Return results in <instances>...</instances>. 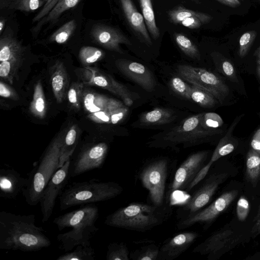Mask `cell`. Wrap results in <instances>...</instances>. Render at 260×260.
Here are the masks:
<instances>
[{
	"mask_svg": "<svg viewBox=\"0 0 260 260\" xmlns=\"http://www.w3.org/2000/svg\"><path fill=\"white\" fill-rule=\"evenodd\" d=\"M34 214L0 212V249L35 252L51 245L44 230L35 224Z\"/></svg>",
	"mask_w": 260,
	"mask_h": 260,
	"instance_id": "cell-1",
	"label": "cell"
},
{
	"mask_svg": "<svg viewBox=\"0 0 260 260\" xmlns=\"http://www.w3.org/2000/svg\"><path fill=\"white\" fill-rule=\"evenodd\" d=\"M99 216L98 206L92 203L55 218L53 222L59 231L71 229L57 235L59 248L68 252L79 245H90L92 238L99 230L95 226Z\"/></svg>",
	"mask_w": 260,
	"mask_h": 260,
	"instance_id": "cell-2",
	"label": "cell"
},
{
	"mask_svg": "<svg viewBox=\"0 0 260 260\" xmlns=\"http://www.w3.org/2000/svg\"><path fill=\"white\" fill-rule=\"evenodd\" d=\"M171 213L169 207L143 203H132L120 208L105 218L110 226L138 232H146L161 224Z\"/></svg>",
	"mask_w": 260,
	"mask_h": 260,
	"instance_id": "cell-3",
	"label": "cell"
},
{
	"mask_svg": "<svg viewBox=\"0 0 260 260\" xmlns=\"http://www.w3.org/2000/svg\"><path fill=\"white\" fill-rule=\"evenodd\" d=\"M64 136L60 134L51 142L27 177V184L22 191L30 206L40 203L44 191L58 168Z\"/></svg>",
	"mask_w": 260,
	"mask_h": 260,
	"instance_id": "cell-4",
	"label": "cell"
},
{
	"mask_svg": "<svg viewBox=\"0 0 260 260\" xmlns=\"http://www.w3.org/2000/svg\"><path fill=\"white\" fill-rule=\"evenodd\" d=\"M123 188L113 181L91 179L73 182L59 196V207L64 210L72 207L107 201L120 195Z\"/></svg>",
	"mask_w": 260,
	"mask_h": 260,
	"instance_id": "cell-5",
	"label": "cell"
},
{
	"mask_svg": "<svg viewBox=\"0 0 260 260\" xmlns=\"http://www.w3.org/2000/svg\"><path fill=\"white\" fill-rule=\"evenodd\" d=\"M204 113L186 118L163 137L159 146H174L182 144L184 148L194 146L203 139L221 133L220 130H208L202 124Z\"/></svg>",
	"mask_w": 260,
	"mask_h": 260,
	"instance_id": "cell-6",
	"label": "cell"
},
{
	"mask_svg": "<svg viewBox=\"0 0 260 260\" xmlns=\"http://www.w3.org/2000/svg\"><path fill=\"white\" fill-rule=\"evenodd\" d=\"M177 70L182 79L209 92L219 102L222 103L229 94L228 86L209 71L186 64L178 66Z\"/></svg>",
	"mask_w": 260,
	"mask_h": 260,
	"instance_id": "cell-7",
	"label": "cell"
},
{
	"mask_svg": "<svg viewBox=\"0 0 260 260\" xmlns=\"http://www.w3.org/2000/svg\"><path fill=\"white\" fill-rule=\"evenodd\" d=\"M169 161L166 158H159L149 162L142 169L140 180L149 192L152 204L164 205Z\"/></svg>",
	"mask_w": 260,
	"mask_h": 260,
	"instance_id": "cell-8",
	"label": "cell"
},
{
	"mask_svg": "<svg viewBox=\"0 0 260 260\" xmlns=\"http://www.w3.org/2000/svg\"><path fill=\"white\" fill-rule=\"evenodd\" d=\"M109 146L101 142L84 145L71 157L70 175L75 177L92 170L101 168L106 159Z\"/></svg>",
	"mask_w": 260,
	"mask_h": 260,
	"instance_id": "cell-9",
	"label": "cell"
},
{
	"mask_svg": "<svg viewBox=\"0 0 260 260\" xmlns=\"http://www.w3.org/2000/svg\"><path fill=\"white\" fill-rule=\"evenodd\" d=\"M238 192L236 189L224 192L206 208L181 218L177 224V228L182 230L196 223H202L205 225L211 223L228 208Z\"/></svg>",
	"mask_w": 260,
	"mask_h": 260,
	"instance_id": "cell-10",
	"label": "cell"
},
{
	"mask_svg": "<svg viewBox=\"0 0 260 260\" xmlns=\"http://www.w3.org/2000/svg\"><path fill=\"white\" fill-rule=\"evenodd\" d=\"M71 158L59 168L48 183L40 200L43 222L49 219L52 214L57 198L60 195L71 178Z\"/></svg>",
	"mask_w": 260,
	"mask_h": 260,
	"instance_id": "cell-11",
	"label": "cell"
},
{
	"mask_svg": "<svg viewBox=\"0 0 260 260\" xmlns=\"http://www.w3.org/2000/svg\"><path fill=\"white\" fill-rule=\"evenodd\" d=\"M208 155L207 151H199L191 154L182 162L175 173L169 189L170 194L176 190L186 191L198 173L205 166Z\"/></svg>",
	"mask_w": 260,
	"mask_h": 260,
	"instance_id": "cell-12",
	"label": "cell"
},
{
	"mask_svg": "<svg viewBox=\"0 0 260 260\" xmlns=\"http://www.w3.org/2000/svg\"><path fill=\"white\" fill-rule=\"evenodd\" d=\"M227 176V174L223 173L213 174L209 176L202 186L182 206L180 211L183 214L181 218L197 212L207 205Z\"/></svg>",
	"mask_w": 260,
	"mask_h": 260,
	"instance_id": "cell-13",
	"label": "cell"
},
{
	"mask_svg": "<svg viewBox=\"0 0 260 260\" xmlns=\"http://www.w3.org/2000/svg\"><path fill=\"white\" fill-rule=\"evenodd\" d=\"M90 36L96 43L120 53H122L121 44H131L129 40L119 29L103 24H94L91 28Z\"/></svg>",
	"mask_w": 260,
	"mask_h": 260,
	"instance_id": "cell-14",
	"label": "cell"
},
{
	"mask_svg": "<svg viewBox=\"0 0 260 260\" xmlns=\"http://www.w3.org/2000/svg\"><path fill=\"white\" fill-rule=\"evenodd\" d=\"M119 70L126 77L147 91H152L155 86V80L151 71L143 64L135 61L118 60L116 62Z\"/></svg>",
	"mask_w": 260,
	"mask_h": 260,
	"instance_id": "cell-15",
	"label": "cell"
},
{
	"mask_svg": "<svg viewBox=\"0 0 260 260\" xmlns=\"http://www.w3.org/2000/svg\"><path fill=\"white\" fill-rule=\"evenodd\" d=\"M198 237V233L194 232H185L176 235L161 246L157 259L176 258L188 249Z\"/></svg>",
	"mask_w": 260,
	"mask_h": 260,
	"instance_id": "cell-16",
	"label": "cell"
},
{
	"mask_svg": "<svg viewBox=\"0 0 260 260\" xmlns=\"http://www.w3.org/2000/svg\"><path fill=\"white\" fill-rule=\"evenodd\" d=\"M234 240V232L232 230H221L197 245L192 251L202 255H207L209 259H213Z\"/></svg>",
	"mask_w": 260,
	"mask_h": 260,
	"instance_id": "cell-17",
	"label": "cell"
},
{
	"mask_svg": "<svg viewBox=\"0 0 260 260\" xmlns=\"http://www.w3.org/2000/svg\"><path fill=\"white\" fill-rule=\"evenodd\" d=\"M27 178L23 177L14 169L0 170V197L6 199H15L26 187Z\"/></svg>",
	"mask_w": 260,
	"mask_h": 260,
	"instance_id": "cell-18",
	"label": "cell"
},
{
	"mask_svg": "<svg viewBox=\"0 0 260 260\" xmlns=\"http://www.w3.org/2000/svg\"><path fill=\"white\" fill-rule=\"evenodd\" d=\"M91 71L90 76L86 84L94 85L105 89L120 96L125 106H131L134 102L132 95L128 89L111 76L104 75L96 70L88 68Z\"/></svg>",
	"mask_w": 260,
	"mask_h": 260,
	"instance_id": "cell-19",
	"label": "cell"
},
{
	"mask_svg": "<svg viewBox=\"0 0 260 260\" xmlns=\"http://www.w3.org/2000/svg\"><path fill=\"white\" fill-rule=\"evenodd\" d=\"M120 2L131 27L147 45H151V40L142 14L138 11L132 0H120Z\"/></svg>",
	"mask_w": 260,
	"mask_h": 260,
	"instance_id": "cell-20",
	"label": "cell"
},
{
	"mask_svg": "<svg viewBox=\"0 0 260 260\" xmlns=\"http://www.w3.org/2000/svg\"><path fill=\"white\" fill-rule=\"evenodd\" d=\"M25 48L15 37L12 31L6 27L0 39V61L10 59H22Z\"/></svg>",
	"mask_w": 260,
	"mask_h": 260,
	"instance_id": "cell-21",
	"label": "cell"
},
{
	"mask_svg": "<svg viewBox=\"0 0 260 260\" xmlns=\"http://www.w3.org/2000/svg\"><path fill=\"white\" fill-rule=\"evenodd\" d=\"M82 103L85 110L89 113L103 110L111 111L124 105L116 99L92 91L84 92Z\"/></svg>",
	"mask_w": 260,
	"mask_h": 260,
	"instance_id": "cell-22",
	"label": "cell"
},
{
	"mask_svg": "<svg viewBox=\"0 0 260 260\" xmlns=\"http://www.w3.org/2000/svg\"><path fill=\"white\" fill-rule=\"evenodd\" d=\"M68 75L63 62L57 61L52 67L51 83L56 101H63L69 86Z\"/></svg>",
	"mask_w": 260,
	"mask_h": 260,
	"instance_id": "cell-23",
	"label": "cell"
},
{
	"mask_svg": "<svg viewBox=\"0 0 260 260\" xmlns=\"http://www.w3.org/2000/svg\"><path fill=\"white\" fill-rule=\"evenodd\" d=\"M81 0H58L49 12L34 26L31 33L37 36L42 27L46 24H54L59 17L65 12L75 7Z\"/></svg>",
	"mask_w": 260,
	"mask_h": 260,
	"instance_id": "cell-24",
	"label": "cell"
},
{
	"mask_svg": "<svg viewBox=\"0 0 260 260\" xmlns=\"http://www.w3.org/2000/svg\"><path fill=\"white\" fill-rule=\"evenodd\" d=\"M243 116V114L240 115L234 120L224 136L220 140L209 161L213 164L220 158L232 152L237 147L238 141L233 137L232 134Z\"/></svg>",
	"mask_w": 260,
	"mask_h": 260,
	"instance_id": "cell-25",
	"label": "cell"
},
{
	"mask_svg": "<svg viewBox=\"0 0 260 260\" xmlns=\"http://www.w3.org/2000/svg\"><path fill=\"white\" fill-rule=\"evenodd\" d=\"M174 112L170 109L156 108L143 114L140 122L145 125H156L169 123L175 118Z\"/></svg>",
	"mask_w": 260,
	"mask_h": 260,
	"instance_id": "cell-26",
	"label": "cell"
},
{
	"mask_svg": "<svg viewBox=\"0 0 260 260\" xmlns=\"http://www.w3.org/2000/svg\"><path fill=\"white\" fill-rule=\"evenodd\" d=\"M78 140L77 127L75 125H73L64 136L61 148L58 168L61 167L67 160L71 158L78 145Z\"/></svg>",
	"mask_w": 260,
	"mask_h": 260,
	"instance_id": "cell-27",
	"label": "cell"
},
{
	"mask_svg": "<svg viewBox=\"0 0 260 260\" xmlns=\"http://www.w3.org/2000/svg\"><path fill=\"white\" fill-rule=\"evenodd\" d=\"M48 0H1L0 8L31 12L45 5Z\"/></svg>",
	"mask_w": 260,
	"mask_h": 260,
	"instance_id": "cell-28",
	"label": "cell"
},
{
	"mask_svg": "<svg viewBox=\"0 0 260 260\" xmlns=\"http://www.w3.org/2000/svg\"><path fill=\"white\" fill-rule=\"evenodd\" d=\"M29 110L32 114L39 118H43L46 113V104L43 86L40 81L35 86L32 100Z\"/></svg>",
	"mask_w": 260,
	"mask_h": 260,
	"instance_id": "cell-29",
	"label": "cell"
},
{
	"mask_svg": "<svg viewBox=\"0 0 260 260\" xmlns=\"http://www.w3.org/2000/svg\"><path fill=\"white\" fill-rule=\"evenodd\" d=\"M170 21L174 24H179L184 19L190 17H197L209 23L212 19V17L206 13L187 9L182 6H179L170 10L168 12Z\"/></svg>",
	"mask_w": 260,
	"mask_h": 260,
	"instance_id": "cell-30",
	"label": "cell"
},
{
	"mask_svg": "<svg viewBox=\"0 0 260 260\" xmlns=\"http://www.w3.org/2000/svg\"><path fill=\"white\" fill-rule=\"evenodd\" d=\"M139 2L147 28L153 39L157 40L160 32L155 22L151 0H139Z\"/></svg>",
	"mask_w": 260,
	"mask_h": 260,
	"instance_id": "cell-31",
	"label": "cell"
},
{
	"mask_svg": "<svg viewBox=\"0 0 260 260\" xmlns=\"http://www.w3.org/2000/svg\"><path fill=\"white\" fill-rule=\"evenodd\" d=\"M246 178L252 184H256L260 180V155L250 149L247 153L246 161Z\"/></svg>",
	"mask_w": 260,
	"mask_h": 260,
	"instance_id": "cell-32",
	"label": "cell"
},
{
	"mask_svg": "<svg viewBox=\"0 0 260 260\" xmlns=\"http://www.w3.org/2000/svg\"><path fill=\"white\" fill-rule=\"evenodd\" d=\"M76 27L77 23L75 19L67 21L49 36L48 42L57 44L65 43L75 32Z\"/></svg>",
	"mask_w": 260,
	"mask_h": 260,
	"instance_id": "cell-33",
	"label": "cell"
},
{
	"mask_svg": "<svg viewBox=\"0 0 260 260\" xmlns=\"http://www.w3.org/2000/svg\"><path fill=\"white\" fill-rule=\"evenodd\" d=\"M95 254L90 245H79L73 251L59 256L57 260H94Z\"/></svg>",
	"mask_w": 260,
	"mask_h": 260,
	"instance_id": "cell-34",
	"label": "cell"
},
{
	"mask_svg": "<svg viewBox=\"0 0 260 260\" xmlns=\"http://www.w3.org/2000/svg\"><path fill=\"white\" fill-rule=\"evenodd\" d=\"M190 96L192 100L205 108H212L218 102L211 93L194 85L191 86Z\"/></svg>",
	"mask_w": 260,
	"mask_h": 260,
	"instance_id": "cell-35",
	"label": "cell"
},
{
	"mask_svg": "<svg viewBox=\"0 0 260 260\" xmlns=\"http://www.w3.org/2000/svg\"><path fill=\"white\" fill-rule=\"evenodd\" d=\"M174 39L184 54L192 58L200 59L201 54L197 46L189 38L181 34L175 33Z\"/></svg>",
	"mask_w": 260,
	"mask_h": 260,
	"instance_id": "cell-36",
	"label": "cell"
},
{
	"mask_svg": "<svg viewBox=\"0 0 260 260\" xmlns=\"http://www.w3.org/2000/svg\"><path fill=\"white\" fill-rule=\"evenodd\" d=\"M22 60L21 59H10L1 62V78L10 84H13L22 62Z\"/></svg>",
	"mask_w": 260,
	"mask_h": 260,
	"instance_id": "cell-37",
	"label": "cell"
},
{
	"mask_svg": "<svg viewBox=\"0 0 260 260\" xmlns=\"http://www.w3.org/2000/svg\"><path fill=\"white\" fill-rule=\"evenodd\" d=\"M104 55V52L101 49L87 46L81 48L79 52V58L83 64L88 66L102 59Z\"/></svg>",
	"mask_w": 260,
	"mask_h": 260,
	"instance_id": "cell-38",
	"label": "cell"
},
{
	"mask_svg": "<svg viewBox=\"0 0 260 260\" xmlns=\"http://www.w3.org/2000/svg\"><path fill=\"white\" fill-rule=\"evenodd\" d=\"M159 249L157 245L151 244L132 252L129 258L133 260H157Z\"/></svg>",
	"mask_w": 260,
	"mask_h": 260,
	"instance_id": "cell-39",
	"label": "cell"
},
{
	"mask_svg": "<svg viewBox=\"0 0 260 260\" xmlns=\"http://www.w3.org/2000/svg\"><path fill=\"white\" fill-rule=\"evenodd\" d=\"M107 260H128L129 251L126 245L122 243H110L107 247Z\"/></svg>",
	"mask_w": 260,
	"mask_h": 260,
	"instance_id": "cell-40",
	"label": "cell"
},
{
	"mask_svg": "<svg viewBox=\"0 0 260 260\" xmlns=\"http://www.w3.org/2000/svg\"><path fill=\"white\" fill-rule=\"evenodd\" d=\"M84 92V84L79 82L73 83L67 92L68 102L70 105L76 110L80 109Z\"/></svg>",
	"mask_w": 260,
	"mask_h": 260,
	"instance_id": "cell-41",
	"label": "cell"
},
{
	"mask_svg": "<svg viewBox=\"0 0 260 260\" xmlns=\"http://www.w3.org/2000/svg\"><path fill=\"white\" fill-rule=\"evenodd\" d=\"M172 89L177 94L187 100L191 99V86L187 84L180 78L175 77L172 78L170 82Z\"/></svg>",
	"mask_w": 260,
	"mask_h": 260,
	"instance_id": "cell-42",
	"label": "cell"
},
{
	"mask_svg": "<svg viewBox=\"0 0 260 260\" xmlns=\"http://www.w3.org/2000/svg\"><path fill=\"white\" fill-rule=\"evenodd\" d=\"M223 124V121L218 114L214 112L204 113L202 124L205 128L208 130H217Z\"/></svg>",
	"mask_w": 260,
	"mask_h": 260,
	"instance_id": "cell-43",
	"label": "cell"
},
{
	"mask_svg": "<svg viewBox=\"0 0 260 260\" xmlns=\"http://www.w3.org/2000/svg\"><path fill=\"white\" fill-rule=\"evenodd\" d=\"M257 33L254 30H250L243 34L239 40V55L243 57L249 51L256 38Z\"/></svg>",
	"mask_w": 260,
	"mask_h": 260,
	"instance_id": "cell-44",
	"label": "cell"
},
{
	"mask_svg": "<svg viewBox=\"0 0 260 260\" xmlns=\"http://www.w3.org/2000/svg\"><path fill=\"white\" fill-rule=\"evenodd\" d=\"M220 72L230 81L238 82L236 70L233 64L228 59H224L219 65Z\"/></svg>",
	"mask_w": 260,
	"mask_h": 260,
	"instance_id": "cell-45",
	"label": "cell"
},
{
	"mask_svg": "<svg viewBox=\"0 0 260 260\" xmlns=\"http://www.w3.org/2000/svg\"><path fill=\"white\" fill-rule=\"evenodd\" d=\"M250 210V204L247 199L244 196H241L237 201L236 206V214L238 219L241 221H244L247 218Z\"/></svg>",
	"mask_w": 260,
	"mask_h": 260,
	"instance_id": "cell-46",
	"label": "cell"
},
{
	"mask_svg": "<svg viewBox=\"0 0 260 260\" xmlns=\"http://www.w3.org/2000/svg\"><path fill=\"white\" fill-rule=\"evenodd\" d=\"M88 118L98 123H111L110 112L109 110H103L89 113L87 115Z\"/></svg>",
	"mask_w": 260,
	"mask_h": 260,
	"instance_id": "cell-47",
	"label": "cell"
},
{
	"mask_svg": "<svg viewBox=\"0 0 260 260\" xmlns=\"http://www.w3.org/2000/svg\"><path fill=\"white\" fill-rule=\"evenodd\" d=\"M111 123L116 124L122 120L127 115L128 112V109L125 105L110 111Z\"/></svg>",
	"mask_w": 260,
	"mask_h": 260,
	"instance_id": "cell-48",
	"label": "cell"
},
{
	"mask_svg": "<svg viewBox=\"0 0 260 260\" xmlns=\"http://www.w3.org/2000/svg\"><path fill=\"white\" fill-rule=\"evenodd\" d=\"M0 95L14 100H17L19 98L16 91L2 81L0 82Z\"/></svg>",
	"mask_w": 260,
	"mask_h": 260,
	"instance_id": "cell-49",
	"label": "cell"
},
{
	"mask_svg": "<svg viewBox=\"0 0 260 260\" xmlns=\"http://www.w3.org/2000/svg\"><path fill=\"white\" fill-rule=\"evenodd\" d=\"M206 23L197 17H190L182 20L179 24L190 29H197L200 28Z\"/></svg>",
	"mask_w": 260,
	"mask_h": 260,
	"instance_id": "cell-50",
	"label": "cell"
},
{
	"mask_svg": "<svg viewBox=\"0 0 260 260\" xmlns=\"http://www.w3.org/2000/svg\"><path fill=\"white\" fill-rule=\"evenodd\" d=\"M251 147L260 155V128L256 131L251 139Z\"/></svg>",
	"mask_w": 260,
	"mask_h": 260,
	"instance_id": "cell-51",
	"label": "cell"
},
{
	"mask_svg": "<svg viewBox=\"0 0 260 260\" xmlns=\"http://www.w3.org/2000/svg\"><path fill=\"white\" fill-rule=\"evenodd\" d=\"M252 233L256 235L260 234V205L257 211L254 223L252 228Z\"/></svg>",
	"mask_w": 260,
	"mask_h": 260,
	"instance_id": "cell-52",
	"label": "cell"
},
{
	"mask_svg": "<svg viewBox=\"0 0 260 260\" xmlns=\"http://www.w3.org/2000/svg\"><path fill=\"white\" fill-rule=\"evenodd\" d=\"M223 5L232 7H237L240 5L241 2L239 0H217Z\"/></svg>",
	"mask_w": 260,
	"mask_h": 260,
	"instance_id": "cell-53",
	"label": "cell"
},
{
	"mask_svg": "<svg viewBox=\"0 0 260 260\" xmlns=\"http://www.w3.org/2000/svg\"><path fill=\"white\" fill-rule=\"evenodd\" d=\"M6 20L4 17H1L0 19V35H1L5 29Z\"/></svg>",
	"mask_w": 260,
	"mask_h": 260,
	"instance_id": "cell-54",
	"label": "cell"
},
{
	"mask_svg": "<svg viewBox=\"0 0 260 260\" xmlns=\"http://www.w3.org/2000/svg\"><path fill=\"white\" fill-rule=\"evenodd\" d=\"M254 55L256 58L257 63L260 65V45L255 50Z\"/></svg>",
	"mask_w": 260,
	"mask_h": 260,
	"instance_id": "cell-55",
	"label": "cell"
},
{
	"mask_svg": "<svg viewBox=\"0 0 260 260\" xmlns=\"http://www.w3.org/2000/svg\"><path fill=\"white\" fill-rule=\"evenodd\" d=\"M257 73L258 77L260 79V65H258L257 67Z\"/></svg>",
	"mask_w": 260,
	"mask_h": 260,
	"instance_id": "cell-56",
	"label": "cell"
},
{
	"mask_svg": "<svg viewBox=\"0 0 260 260\" xmlns=\"http://www.w3.org/2000/svg\"><path fill=\"white\" fill-rule=\"evenodd\" d=\"M190 1H192L193 2L196 3H199V1H200V0H190Z\"/></svg>",
	"mask_w": 260,
	"mask_h": 260,
	"instance_id": "cell-57",
	"label": "cell"
}]
</instances>
